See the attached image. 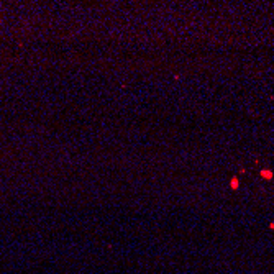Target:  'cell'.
Masks as SVG:
<instances>
[{
    "label": "cell",
    "instance_id": "obj_1",
    "mask_svg": "<svg viewBox=\"0 0 274 274\" xmlns=\"http://www.w3.org/2000/svg\"><path fill=\"white\" fill-rule=\"evenodd\" d=\"M238 185H240L238 177H233V179H231V189H238Z\"/></svg>",
    "mask_w": 274,
    "mask_h": 274
},
{
    "label": "cell",
    "instance_id": "obj_2",
    "mask_svg": "<svg viewBox=\"0 0 274 274\" xmlns=\"http://www.w3.org/2000/svg\"><path fill=\"white\" fill-rule=\"evenodd\" d=\"M261 176H263L264 179H271L273 177V172L271 171H261Z\"/></svg>",
    "mask_w": 274,
    "mask_h": 274
}]
</instances>
